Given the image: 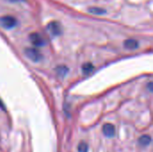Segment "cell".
I'll use <instances>...</instances> for the list:
<instances>
[{
  "instance_id": "12",
  "label": "cell",
  "mask_w": 153,
  "mask_h": 152,
  "mask_svg": "<svg viewBox=\"0 0 153 152\" xmlns=\"http://www.w3.org/2000/svg\"><path fill=\"white\" fill-rule=\"evenodd\" d=\"M152 82H151V83H149V90H152Z\"/></svg>"
},
{
  "instance_id": "10",
  "label": "cell",
  "mask_w": 153,
  "mask_h": 152,
  "mask_svg": "<svg viewBox=\"0 0 153 152\" xmlns=\"http://www.w3.org/2000/svg\"><path fill=\"white\" fill-rule=\"evenodd\" d=\"M105 12H106V11H105L104 9L100 8V7H91V8H89V13H93V14H98V15H100V14L105 13Z\"/></svg>"
},
{
  "instance_id": "8",
  "label": "cell",
  "mask_w": 153,
  "mask_h": 152,
  "mask_svg": "<svg viewBox=\"0 0 153 152\" xmlns=\"http://www.w3.org/2000/svg\"><path fill=\"white\" fill-rule=\"evenodd\" d=\"M68 68H67V66H65V65H60V66H58L57 68H56V73H57V74L59 75V76H61V77H65L66 74H67V73H68Z\"/></svg>"
},
{
  "instance_id": "1",
  "label": "cell",
  "mask_w": 153,
  "mask_h": 152,
  "mask_svg": "<svg viewBox=\"0 0 153 152\" xmlns=\"http://www.w3.org/2000/svg\"><path fill=\"white\" fill-rule=\"evenodd\" d=\"M0 24L5 29H12L16 26L17 20L13 16L5 15L3 17H0Z\"/></svg>"
},
{
  "instance_id": "5",
  "label": "cell",
  "mask_w": 153,
  "mask_h": 152,
  "mask_svg": "<svg viewBox=\"0 0 153 152\" xmlns=\"http://www.w3.org/2000/svg\"><path fill=\"white\" fill-rule=\"evenodd\" d=\"M102 132L107 137H113L115 135L116 128L112 124H105L102 127Z\"/></svg>"
},
{
  "instance_id": "11",
  "label": "cell",
  "mask_w": 153,
  "mask_h": 152,
  "mask_svg": "<svg viewBox=\"0 0 153 152\" xmlns=\"http://www.w3.org/2000/svg\"><path fill=\"white\" fill-rule=\"evenodd\" d=\"M89 150V146L86 142H81L79 145H78V151L79 152H88Z\"/></svg>"
},
{
  "instance_id": "6",
  "label": "cell",
  "mask_w": 153,
  "mask_h": 152,
  "mask_svg": "<svg viewBox=\"0 0 153 152\" xmlns=\"http://www.w3.org/2000/svg\"><path fill=\"white\" fill-rule=\"evenodd\" d=\"M124 47L127 49H130V50H134V49H136L138 47H139V43L137 40L135 39H126L125 42H124Z\"/></svg>"
},
{
  "instance_id": "4",
  "label": "cell",
  "mask_w": 153,
  "mask_h": 152,
  "mask_svg": "<svg viewBox=\"0 0 153 152\" xmlns=\"http://www.w3.org/2000/svg\"><path fill=\"white\" fill-rule=\"evenodd\" d=\"M30 42H31L34 46H36V47H42V46L45 45V40H44V39H43L39 33H36V32L31 33V34L30 35Z\"/></svg>"
},
{
  "instance_id": "13",
  "label": "cell",
  "mask_w": 153,
  "mask_h": 152,
  "mask_svg": "<svg viewBox=\"0 0 153 152\" xmlns=\"http://www.w3.org/2000/svg\"><path fill=\"white\" fill-rule=\"evenodd\" d=\"M0 108H4V105H3V103L1 102V100H0Z\"/></svg>"
},
{
  "instance_id": "2",
  "label": "cell",
  "mask_w": 153,
  "mask_h": 152,
  "mask_svg": "<svg viewBox=\"0 0 153 152\" xmlns=\"http://www.w3.org/2000/svg\"><path fill=\"white\" fill-rule=\"evenodd\" d=\"M24 53H25L26 56L33 62H39L42 59L41 53L39 50H37L36 48H31V47L26 48L24 50Z\"/></svg>"
},
{
  "instance_id": "7",
  "label": "cell",
  "mask_w": 153,
  "mask_h": 152,
  "mask_svg": "<svg viewBox=\"0 0 153 152\" xmlns=\"http://www.w3.org/2000/svg\"><path fill=\"white\" fill-rule=\"evenodd\" d=\"M139 143H140V145H142V146H148L150 143H151V142H152V138H151V136L150 135H143L140 139H139Z\"/></svg>"
},
{
  "instance_id": "3",
  "label": "cell",
  "mask_w": 153,
  "mask_h": 152,
  "mask_svg": "<svg viewBox=\"0 0 153 152\" xmlns=\"http://www.w3.org/2000/svg\"><path fill=\"white\" fill-rule=\"evenodd\" d=\"M48 30L52 36L56 37L62 34V26L57 22H51L48 24Z\"/></svg>"
},
{
  "instance_id": "9",
  "label": "cell",
  "mask_w": 153,
  "mask_h": 152,
  "mask_svg": "<svg viewBox=\"0 0 153 152\" xmlns=\"http://www.w3.org/2000/svg\"><path fill=\"white\" fill-rule=\"evenodd\" d=\"M94 69V66L91 63H86L82 65V71L85 74H89L91 73Z\"/></svg>"
}]
</instances>
